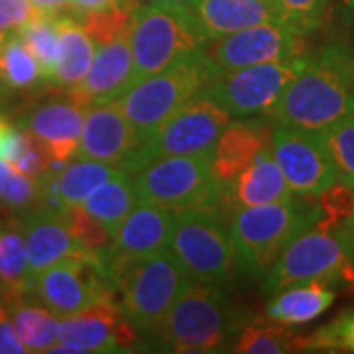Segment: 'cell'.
Listing matches in <instances>:
<instances>
[{"instance_id":"26","label":"cell","mask_w":354,"mask_h":354,"mask_svg":"<svg viewBox=\"0 0 354 354\" xmlns=\"http://www.w3.org/2000/svg\"><path fill=\"white\" fill-rule=\"evenodd\" d=\"M138 205L134 176L127 174L124 169L116 174L113 179L104 181L97 191H93L83 203V209L93 216L104 230L114 236L134 207Z\"/></svg>"},{"instance_id":"13","label":"cell","mask_w":354,"mask_h":354,"mask_svg":"<svg viewBox=\"0 0 354 354\" xmlns=\"http://www.w3.org/2000/svg\"><path fill=\"white\" fill-rule=\"evenodd\" d=\"M272 156L299 197H317L339 183L337 167L317 132L278 124L272 130Z\"/></svg>"},{"instance_id":"43","label":"cell","mask_w":354,"mask_h":354,"mask_svg":"<svg viewBox=\"0 0 354 354\" xmlns=\"http://www.w3.org/2000/svg\"><path fill=\"white\" fill-rule=\"evenodd\" d=\"M146 4H164V6H185L189 8L197 0H144Z\"/></svg>"},{"instance_id":"21","label":"cell","mask_w":354,"mask_h":354,"mask_svg":"<svg viewBox=\"0 0 354 354\" xmlns=\"http://www.w3.org/2000/svg\"><path fill=\"white\" fill-rule=\"evenodd\" d=\"M295 193L281 174L278 162L272 156V148L262 152L256 162L228 181L223 187V205H227L232 215L246 207H260L272 203H290Z\"/></svg>"},{"instance_id":"38","label":"cell","mask_w":354,"mask_h":354,"mask_svg":"<svg viewBox=\"0 0 354 354\" xmlns=\"http://www.w3.org/2000/svg\"><path fill=\"white\" fill-rule=\"evenodd\" d=\"M38 14L32 0H0V36L18 32Z\"/></svg>"},{"instance_id":"34","label":"cell","mask_w":354,"mask_h":354,"mask_svg":"<svg viewBox=\"0 0 354 354\" xmlns=\"http://www.w3.org/2000/svg\"><path fill=\"white\" fill-rule=\"evenodd\" d=\"M333 4L335 0H274L278 22L304 38L323 26Z\"/></svg>"},{"instance_id":"25","label":"cell","mask_w":354,"mask_h":354,"mask_svg":"<svg viewBox=\"0 0 354 354\" xmlns=\"http://www.w3.org/2000/svg\"><path fill=\"white\" fill-rule=\"evenodd\" d=\"M335 288L325 281H301L293 283L278 293L266 309V317L281 325L295 327L321 317L335 301Z\"/></svg>"},{"instance_id":"17","label":"cell","mask_w":354,"mask_h":354,"mask_svg":"<svg viewBox=\"0 0 354 354\" xmlns=\"http://www.w3.org/2000/svg\"><path fill=\"white\" fill-rule=\"evenodd\" d=\"M132 69L134 57L130 36L97 46L85 79L71 87V101L81 109H91L120 99L132 87Z\"/></svg>"},{"instance_id":"19","label":"cell","mask_w":354,"mask_h":354,"mask_svg":"<svg viewBox=\"0 0 354 354\" xmlns=\"http://www.w3.org/2000/svg\"><path fill=\"white\" fill-rule=\"evenodd\" d=\"M28 262L34 278L55 262L91 254L71 230L65 211H39L24 223Z\"/></svg>"},{"instance_id":"23","label":"cell","mask_w":354,"mask_h":354,"mask_svg":"<svg viewBox=\"0 0 354 354\" xmlns=\"http://www.w3.org/2000/svg\"><path fill=\"white\" fill-rule=\"evenodd\" d=\"M189 10L209 41L252 26L278 22L276 6L270 0H197Z\"/></svg>"},{"instance_id":"20","label":"cell","mask_w":354,"mask_h":354,"mask_svg":"<svg viewBox=\"0 0 354 354\" xmlns=\"http://www.w3.org/2000/svg\"><path fill=\"white\" fill-rule=\"evenodd\" d=\"M85 109L75 102H50L30 114L26 130L38 140L53 165L67 164L79 153Z\"/></svg>"},{"instance_id":"1","label":"cell","mask_w":354,"mask_h":354,"mask_svg":"<svg viewBox=\"0 0 354 354\" xmlns=\"http://www.w3.org/2000/svg\"><path fill=\"white\" fill-rule=\"evenodd\" d=\"M354 113V50L335 41L309 55L305 69L270 111L276 124L319 132Z\"/></svg>"},{"instance_id":"33","label":"cell","mask_w":354,"mask_h":354,"mask_svg":"<svg viewBox=\"0 0 354 354\" xmlns=\"http://www.w3.org/2000/svg\"><path fill=\"white\" fill-rule=\"evenodd\" d=\"M339 174V183L354 191V113L317 132Z\"/></svg>"},{"instance_id":"3","label":"cell","mask_w":354,"mask_h":354,"mask_svg":"<svg viewBox=\"0 0 354 354\" xmlns=\"http://www.w3.org/2000/svg\"><path fill=\"white\" fill-rule=\"evenodd\" d=\"M218 75L221 71L205 55L203 48L164 71L134 83L116 99V104L128 118L140 144Z\"/></svg>"},{"instance_id":"47","label":"cell","mask_w":354,"mask_h":354,"mask_svg":"<svg viewBox=\"0 0 354 354\" xmlns=\"http://www.w3.org/2000/svg\"><path fill=\"white\" fill-rule=\"evenodd\" d=\"M0 290H2V286H0Z\"/></svg>"},{"instance_id":"6","label":"cell","mask_w":354,"mask_h":354,"mask_svg":"<svg viewBox=\"0 0 354 354\" xmlns=\"http://www.w3.org/2000/svg\"><path fill=\"white\" fill-rule=\"evenodd\" d=\"M234 335V321L228 311L225 293L215 283H197L181 291L158 330L164 351L185 353H223Z\"/></svg>"},{"instance_id":"22","label":"cell","mask_w":354,"mask_h":354,"mask_svg":"<svg viewBox=\"0 0 354 354\" xmlns=\"http://www.w3.org/2000/svg\"><path fill=\"white\" fill-rule=\"evenodd\" d=\"M272 148V128L264 120H234L223 134L213 153V171L223 183L232 181L241 171H244L256 158Z\"/></svg>"},{"instance_id":"32","label":"cell","mask_w":354,"mask_h":354,"mask_svg":"<svg viewBox=\"0 0 354 354\" xmlns=\"http://www.w3.org/2000/svg\"><path fill=\"white\" fill-rule=\"evenodd\" d=\"M0 79L12 88H28L44 79L34 53L28 50L18 32L8 34L0 48Z\"/></svg>"},{"instance_id":"44","label":"cell","mask_w":354,"mask_h":354,"mask_svg":"<svg viewBox=\"0 0 354 354\" xmlns=\"http://www.w3.org/2000/svg\"><path fill=\"white\" fill-rule=\"evenodd\" d=\"M348 227L354 228V203H353V215H351V218H348V223H346Z\"/></svg>"},{"instance_id":"12","label":"cell","mask_w":354,"mask_h":354,"mask_svg":"<svg viewBox=\"0 0 354 354\" xmlns=\"http://www.w3.org/2000/svg\"><path fill=\"white\" fill-rule=\"evenodd\" d=\"M34 291L39 301L62 319L114 297L116 290L102 264V254L91 252L64 258L39 272Z\"/></svg>"},{"instance_id":"5","label":"cell","mask_w":354,"mask_h":354,"mask_svg":"<svg viewBox=\"0 0 354 354\" xmlns=\"http://www.w3.org/2000/svg\"><path fill=\"white\" fill-rule=\"evenodd\" d=\"M325 281L330 288L354 286V228H311L281 252L264 281L266 295L301 283Z\"/></svg>"},{"instance_id":"28","label":"cell","mask_w":354,"mask_h":354,"mask_svg":"<svg viewBox=\"0 0 354 354\" xmlns=\"http://www.w3.org/2000/svg\"><path fill=\"white\" fill-rule=\"evenodd\" d=\"M305 337L295 335L278 321H252L239 330L230 351L241 354H279L304 351Z\"/></svg>"},{"instance_id":"16","label":"cell","mask_w":354,"mask_h":354,"mask_svg":"<svg viewBox=\"0 0 354 354\" xmlns=\"http://www.w3.org/2000/svg\"><path fill=\"white\" fill-rule=\"evenodd\" d=\"M57 335L59 342L51 353H124L138 341V333L114 297L97 301L75 315L62 317Z\"/></svg>"},{"instance_id":"41","label":"cell","mask_w":354,"mask_h":354,"mask_svg":"<svg viewBox=\"0 0 354 354\" xmlns=\"http://www.w3.org/2000/svg\"><path fill=\"white\" fill-rule=\"evenodd\" d=\"M39 12L62 14V10H71V0H32Z\"/></svg>"},{"instance_id":"45","label":"cell","mask_w":354,"mask_h":354,"mask_svg":"<svg viewBox=\"0 0 354 354\" xmlns=\"http://www.w3.org/2000/svg\"><path fill=\"white\" fill-rule=\"evenodd\" d=\"M6 124H8V122H4V120H2V118H0V132H2V128L6 127Z\"/></svg>"},{"instance_id":"29","label":"cell","mask_w":354,"mask_h":354,"mask_svg":"<svg viewBox=\"0 0 354 354\" xmlns=\"http://www.w3.org/2000/svg\"><path fill=\"white\" fill-rule=\"evenodd\" d=\"M12 325L28 353H51L59 342V317L46 305L20 304L12 307Z\"/></svg>"},{"instance_id":"2","label":"cell","mask_w":354,"mask_h":354,"mask_svg":"<svg viewBox=\"0 0 354 354\" xmlns=\"http://www.w3.org/2000/svg\"><path fill=\"white\" fill-rule=\"evenodd\" d=\"M313 199L304 197V201L246 207L232 215L228 232L236 250V262L248 276H268L291 242L317 227L321 207Z\"/></svg>"},{"instance_id":"31","label":"cell","mask_w":354,"mask_h":354,"mask_svg":"<svg viewBox=\"0 0 354 354\" xmlns=\"http://www.w3.org/2000/svg\"><path fill=\"white\" fill-rule=\"evenodd\" d=\"M18 36L34 53L44 81L51 83L59 59V14L39 12L34 20L18 30Z\"/></svg>"},{"instance_id":"4","label":"cell","mask_w":354,"mask_h":354,"mask_svg":"<svg viewBox=\"0 0 354 354\" xmlns=\"http://www.w3.org/2000/svg\"><path fill=\"white\" fill-rule=\"evenodd\" d=\"M207 41L189 8L140 4L132 10L130 24V48L134 57L132 85L201 51Z\"/></svg>"},{"instance_id":"36","label":"cell","mask_w":354,"mask_h":354,"mask_svg":"<svg viewBox=\"0 0 354 354\" xmlns=\"http://www.w3.org/2000/svg\"><path fill=\"white\" fill-rule=\"evenodd\" d=\"M130 24H132V10L124 4L113 10L83 16V28L87 30L95 46H104L109 41L130 36Z\"/></svg>"},{"instance_id":"42","label":"cell","mask_w":354,"mask_h":354,"mask_svg":"<svg viewBox=\"0 0 354 354\" xmlns=\"http://www.w3.org/2000/svg\"><path fill=\"white\" fill-rule=\"evenodd\" d=\"M335 6L341 14L342 22L354 28V0H335Z\"/></svg>"},{"instance_id":"14","label":"cell","mask_w":354,"mask_h":354,"mask_svg":"<svg viewBox=\"0 0 354 354\" xmlns=\"http://www.w3.org/2000/svg\"><path fill=\"white\" fill-rule=\"evenodd\" d=\"M304 36H297L281 22H266L207 41L205 55L221 73H228L304 55Z\"/></svg>"},{"instance_id":"39","label":"cell","mask_w":354,"mask_h":354,"mask_svg":"<svg viewBox=\"0 0 354 354\" xmlns=\"http://www.w3.org/2000/svg\"><path fill=\"white\" fill-rule=\"evenodd\" d=\"M26 346L20 342L14 330L12 319L8 311L0 305V354H24Z\"/></svg>"},{"instance_id":"11","label":"cell","mask_w":354,"mask_h":354,"mask_svg":"<svg viewBox=\"0 0 354 354\" xmlns=\"http://www.w3.org/2000/svg\"><path fill=\"white\" fill-rule=\"evenodd\" d=\"M309 62V55H297L283 62L260 64L228 71L203 88L201 97L216 102L234 118L270 113L281 93Z\"/></svg>"},{"instance_id":"27","label":"cell","mask_w":354,"mask_h":354,"mask_svg":"<svg viewBox=\"0 0 354 354\" xmlns=\"http://www.w3.org/2000/svg\"><path fill=\"white\" fill-rule=\"evenodd\" d=\"M95 51L97 46L83 24H79L75 18L59 14V59L51 83L75 87L87 75L95 59Z\"/></svg>"},{"instance_id":"8","label":"cell","mask_w":354,"mask_h":354,"mask_svg":"<svg viewBox=\"0 0 354 354\" xmlns=\"http://www.w3.org/2000/svg\"><path fill=\"white\" fill-rule=\"evenodd\" d=\"M138 203L171 211L215 209L223 201V183L213 171V156H174L146 165L134 177Z\"/></svg>"},{"instance_id":"15","label":"cell","mask_w":354,"mask_h":354,"mask_svg":"<svg viewBox=\"0 0 354 354\" xmlns=\"http://www.w3.org/2000/svg\"><path fill=\"white\" fill-rule=\"evenodd\" d=\"M174 223L176 211L171 209L148 203H138L134 207V211L114 232L109 250L102 252V264L114 288L132 266L169 248Z\"/></svg>"},{"instance_id":"30","label":"cell","mask_w":354,"mask_h":354,"mask_svg":"<svg viewBox=\"0 0 354 354\" xmlns=\"http://www.w3.org/2000/svg\"><path fill=\"white\" fill-rule=\"evenodd\" d=\"M34 274L30 270L24 234L14 228H0V286L8 299L34 290Z\"/></svg>"},{"instance_id":"7","label":"cell","mask_w":354,"mask_h":354,"mask_svg":"<svg viewBox=\"0 0 354 354\" xmlns=\"http://www.w3.org/2000/svg\"><path fill=\"white\" fill-rule=\"evenodd\" d=\"M230 114L216 102L195 95L152 136L142 140L122 162V169L136 176L146 165L174 156H213L218 136L230 124Z\"/></svg>"},{"instance_id":"9","label":"cell","mask_w":354,"mask_h":354,"mask_svg":"<svg viewBox=\"0 0 354 354\" xmlns=\"http://www.w3.org/2000/svg\"><path fill=\"white\" fill-rule=\"evenodd\" d=\"M189 278L169 248L132 266L118 279L120 309L138 335H158Z\"/></svg>"},{"instance_id":"48","label":"cell","mask_w":354,"mask_h":354,"mask_svg":"<svg viewBox=\"0 0 354 354\" xmlns=\"http://www.w3.org/2000/svg\"><path fill=\"white\" fill-rule=\"evenodd\" d=\"M270 2H274V0H270Z\"/></svg>"},{"instance_id":"24","label":"cell","mask_w":354,"mask_h":354,"mask_svg":"<svg viewBox=\"0 0 354 354\" xmlns=\"http://www.w3.org/2000/svg\"><path fill=\"white\" fill-rule=\"evenodd\" d=\"M122 167L113 164H102L95 160H77L59 171L57 177L39 179V187L46 189L50 211H65L69 207H79L87 197L101 187L104 181L120 174Z\"/></svg>"},{"instance_id":"46","label":"cell","mask_w":354,"mask_h":354,"mask_svg":"<svg viewBox=\"0 0 354 354\" xmlns=\"http://www.w3.org/2000/svg\"><path fill=\"white\" fill-rule=\"evenodd\" d=\"M4 38H6V36H0V48H2V41H4Z\"/></svg>"},{"instance_id":"35","label":"cell","mask_w":354,"mask_h":354,"mask_svg":"<svg viewBox=\"0 0 354 354\" xmlns=\"http://www.w3.org/2000/svg\"><path fill=\"white\" fill-rule=\"evenodd\" d=\"M39 181L8 160H0V203L10 209H26L38 199Z\"/></svg>"},{"instance_id":"37","label":"cell","mask_w":354,"mask_h":354,"mask_svg":"<svg viewBox=\"0 0 354 354\" xmlns=\"http://www.w3.org/2000/svg\"><path fill=\"white\" fill-rule=\"evenodd\" d=\"M304 351H346L354 353V311L342 313L330 325L305 337Z\"/></svg>"},{"instance_id":"10","label":"cell","mask_w":354,"mask_h":354,"mask_svg":"<svg viewBox=\"0 0 354 354\" xmlns=\"http://www.w3.org/2000/svg\"><path fill=\"white\" fill-rule=\"evenodd\" d=\"M169 250L189 281L221 283L236 268V250L228 228L218 223L215 209L177 211Z\"/></svg>"},{"instance_id":"18","label":"cell","mask_w":354,"mask_h":354,"mask_svg":"<svg viewBox=\"0 0 354 354\" xmlns=\"http://www.w3.org/2000/svg\"><path fill=\"white\" fill-rule=\"evenodd\" d=\"M138 146V138L116 101L91 106L85 113L77 158L122 165Z\"/></svg>"},{"instance_id":"40","label":"cell","mask_w":354,"mask_h":354,"mask_svg":"<svg viewBox=\"0 0 354 354\" xmlns=\"http://www.w3.org/2000/svg\"><path fill=\"white\" fill-rule=\"evenodd\" d=\"M122 0H71V10L77 16H87L93 12H104V10H113L122 6Z\"/></svg>"}]
</instances>
